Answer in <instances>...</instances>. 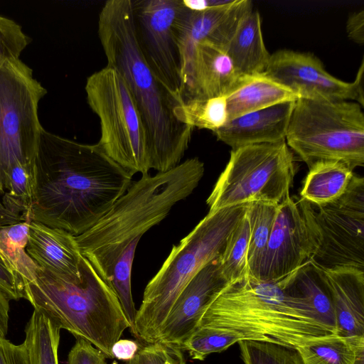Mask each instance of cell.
Here are the masks:
<instances>
[{"label":"cell","instance_id":"obj_1","mask_svg":"<svg viewBox=\"0 0 364 364\" xmlns=\"http://www.w3.org/2000/svg\"><path fill=\"white\" fill-rule=\"evenodd\" d=\"M132 176L98 144H82L43 129L25 220L78 236L108 212L127 191Z\"/></svg>","mask_w":364,"mask_h":364},{"label":"cell","instance_id":"obj_2","mask_svg":"<svg viewBox=\"0 0 364 364\" xmlns=\"http://www.w3.org/2000/svg\"><path fill=\"white\" fill-rule=\"evenodd\" d=\"M97 33L107 66L123 77L144 122L151 168L167 171L180 164L193 128L179 122L174 108L183 103L156 78L139 46L132 0H108L98 18Z\"/></svg>","mask_w":364,"mask_h":364},{"label":"cell","instance_id":"obj_3","mask_svg":"<svg viewBox=\"0 0 364 364\" xmlns=\"http://www.w3.org/2000/svg\"><path fill=\"white\" fill-rule=\"evenodd\" d=\"M204 171L194 157L167 171L142 175L92 228L75 236L81 255L104 281L116 265L133 264L142 235L193 193Z\"/></svg>","mask_w":364,"mask_h":364},{"label":"cell","instance_id":"obj_4","mask_svg":"<svg viewBox=\"0 0 364 364\" xmlns=\"http://www.w3.org/2000/svg\"><path fill=\"white\" fill-rule=\"evenodd\" d=\"M249 277L227 284L212 299L198 327L223 329L245 337L296 348L334 334L320 324L291 282Z\"/></svg>","mask_w":364,"mask_h":364},{"label":"cell","instance_id":"obj_5","mask_svg":"<svg viewBox=\"0 0 364 364\" xmlns=\"http://www.w3.org/2000/svg\"><path fill=\"white\" fill-rule=\"evenodd\" d=\"M25 299L61 329L91 343L108 358L112 348L130 325L107 283L82 255L79 277H58L38 267L24 287Z\"/></svg>","mask_w":364,"mask_h":364},{"label":"cell","instance_id":"obj_6","mask_svg":"<svg viewBox=\"0 0 364 364\" xmlns=\"http://www.w3.org/2000/svg\"><path fill=\"white\" fill-rule=\"evenodd\" d=\"M248 203L208 213L180 242L145 287L132 333L145 344L157 341L178 294L208 263L218 259Z\"/></svg>","mask_w":364,"mask_h":364},{"label":"cell","instance_id":"obj_7","mask_svg":"<svg viewBox=\"0 0 364 364\" xmlns=\"http://www.w3.org/2000/svg\"><path fill=\"white\" fill-rule=\"evenodd\" d=\"M286 143L309 168L336 161L353 170L364 166V114L352 101L297 99L289 119Z\"/></svg>","mask_w":364,"mask_h":364},{"label":"cell","instance_id":"obj_8","mask_svg":"<svg viewBox=\"0 0 364 364\" xmlns=\"http://www.w3.org/2000/svg\"><path fill=\"white\" fill-rule=\"evenodd\" d=\"M85 90L87 104L100 119L99 146L132 176L147 174L151 169L149 135L123 77L107 65L87 77Z\"/></svg>","mask_w":364,"mask_h":364},{"label":"cell","instance_id":"obj_9","mask_svg":"<svg viewBox=\"0 0 364 364\" xmlns=\"http://www.w3.org/2000/svg\"><path fill=\"white\" fill-rule=\"evenodd\" d=\"M294 158L286 141L232 149L206 200L208 213L252 202L280 203L289 196Z\"/></svg>","mask_w":364,"mask_h":364},{"label":"cell","instance_id":"obj_10","mask_svg":"<svg viewBox=\"0 0 364 364\" xmlns=\"http://www.w3.org/2000/svg\"><path fill=\"white\" fill-rule=\"evenodd\" d=\"M311 243L309 262L324 269L364 271V179L353 174L338 199L314 205L299 199Z\"/></svg>","mask_w":364,"mask_h":364},{"label":"cell","instance_id":"obj_11","mask_svg":"<svg viewBox=\"0 0 364 364\" xmlns=\"http://www.w3.org/2000/svg\"><path fill=\"white\" fill-rule=\"evenodd\" d=\"M47 90L20 58L0 67V193L10 167L19 161L32 171L43 130L38 117Z\"/></svg>","mask_w":364,"mask_h":364},{"label":"cell","instance_id":"obj_12","mask_svg":"<svg viewBox=\"0 0 364 364\" xmlns=\"http://www.w3.org/2000/svg\"><path fill=\"white\" fill-rule=\"evenodd\" d=\"M132 3L137 41L146 63L159 82L183 102L181 55L174 28L181 0Z\"/></svg>","mask_w":364,"mask_h":364},{"label":"cell","instance_id":"obj_13","mask_svg":"<svg viewBox=\"0 0 364 364\" xmlns=\"http://www.w3.org/2000/svg\"><path fill=\"white\" fill-rule=\"evenodd\" d=\"M264 74L288 88L299 98L327 101H355L359 97L353 82L328 73L311 53L280 50L270 55Z\"/></svg>","mask_w":364,"mask_h":364},{"label":"cell","instance_id":"obj_14","mask_svg":"<svg viewBox=\"0 0 364 364\" xmlns=\"http://www.w3.org/2000/svg\"><path fill=\"white\" fill-rule=\"evenodd\" d=\"M252 10L250 0L204 11H193L181 2L174 23L181 55L182 84L187 80L196 46L209 41L225 50L243 17Z\"/></svg>","mask_w":364,"mask_h":364},{"label":"cell","instance_id":"obj_15","mask_svg":"<svg viewBox=\"0 0 364 364\" xmlns=\"http://www.w3.org/2000/svg\"><path fill=\"white\" fill-rule=\"evenodd\" d=\"M311 243L299 199L286 197L278 205L258 280L277 282L309 260Z\"/></svg>","mask_w":364,"mask_h":364},{"label":"cell","instance_id":"obj_16","mask_svg":"<svg viewBox=\"0 0 364 364\" xmlns=\"http://www.w3.org/2000/svg\"><path fill=\"white\" fill-rule=\"evenodd\" d=\"M219 257L205 265L178 294L161 326L157 341L180 348L196 330L207 306L227 284Z\"/></svg>","mask_w":364,"mask_h":364},{"label":"cell","instance_id":"obj_17","mask_svg":"<svg viewBox=\"0 0 364 364\" xmlns=\"http://www.w3.org/2000/svg\"><path fill=\"white\" fill-rule=\"evenodd\" d=\"M241 75L225 50L209 41L195 48L189 76L183 85V102L227 96L240 83Z\"/></svg>","mask_w":364,"mask_h":364},{"label":"cell","instance_id":"obj_18","mask_svg":"<svg viewBox=\"0 0 364 364\" xmlns=\"http://www.w3.org/2000/svg\"><path fill=\"white\" fill-rule=\"evenodd\" d=\"M318 267L331 294L336 321V335L346 339L353 347L363 343L364 271Z\"/></svg>","mask_w":364,"mask_h":364},{"label":"cell","instance_id":"obj_19","mask_svg":"<svg viewBox=\"0 0 364 364\" xmlns=\"http://www.w3.org/2000/svg\"><path fill=\"white\" fill-rule=\"evenodd\" d=\"M294 102L278 104L229 120L214 134L232 149L285 140Z\"/></svg>","mask_w":364,"mask_h":364},{"label":"cell","instance_id":"obj_20","mask_svg":"<svg viewBox=\"0 0 364 364\" xmlns=\"http://www.w3.org/2000/svg\"><path fill=\"white\" fill-rule=\"evenodd\" d=\"M26 252L42 269L58 277L80 275V252L75 236L59 228L31 221Z\"/></svg>","mask_w":364,"mask_h":364},{"label":"cell","instance_id":"obj_21","mask_svg":"<svg viewBox=\"0 0 364 364\" xmlns=\"http://www.w3.org/2000/svg\"><path fill=\"white\" fill-rule=\"evenodd\" d=\"M225 97L228 121L299 99L294 92L264 74L244 75L237 87Z\"/></svg>","mask_w":364,"mask_h":364},{"label":"cell","instance_id":"obj_22","mask_svg":"<svg viewBox=\"0 0 364 364\" xmlns=\"http://www.w3.org/2000/svg\"><path fill=\"white\" fill-rule=\"evenodd\" d=\"M225 50L241 75L264 74L271 55L264 43L258 11L252 10L243 17Z\"/></svg>","mask_w":364,"mask_h":364},{"label":"cell","instance_id":"obj_23","mask_svg":"<svg viewBox=\"0 0 364 364\" xmlns=\"http://www.w3.org/2000/svg\"><path fill=\"white\" fill-rule=\"evenodd\" d=\"M353 174V169L343 162L318 161L309 167L301 198L314 205L329 203L346 192Z\"/></svg>","mask_w":364,"mask_h":364},{"label":"cell","instance_id":"obj_24","mask_svg":"<svg viewBox=\"0 0 364 364\" xmlns=\"http://www.w3.org/2000/svg\"><path fill=\"white\" fill-rule=\"evenodd\" d=\"M291 282L307 301L317 321L336 334L333 303L321 269L308 261L292 274Z\"/></svg>","mask_w":364,"mask_h":364},{"label":"cell","instance_id":"obj_25","mask_svg":"<svg viewBox=\"0 0 364 364\" xmlns=\"http://www.w3.org/2000/svg\"><path fill=\"white\" fill-rule=\"evenodd\" d=\"M30 223L23 220L9 225L0 223V256L23 291L25 286L35 279L38 269L26 250Z\"/></svg>","mask_w":364,"mask_h":364},{"label":"cell","instance_id":"obj_26","mask_svg":"<svg viewBox=\"0 0 364 364\" xmlns=\"http://www.w3.org/2000/svg\"><path fill=\"white\" fill-rule=\"evenodd\" d=\"M61 328L43 313L33 310L23 341L28 364H58Z\"/></svg>","mask_w":364,"mask_h":364},{"label":"cell","instance_id":"obj_27","mask_svg":"<svg viewBox=\"0 0 364 364\" xmlns=\"http://www.w3.org/2000/svg\"><path fill=\"white\" fill-rule=\"evenodd\" d=\"M279 204L262 202L248 203L250 225L248 266L250 277L258 279L261 264L273 228Z\"/></svg>","mask_w":364,"mask_h":364},{"label":"cell","instance_id":"obj_28","mask_svg":"<svg viewBox=\"0 0 364 364\" xmlns=\"http://www.w3.org/2000/svg\"><path fill=\"white\" fill-rule=\"evenodd\" d=\"M249 240L250 225L247 207L242 218L230 235L219 257L221 273L227 284L250 277L247 260Z\"/></svg>","mask_w":364,"mask_h":364},{"label":"cell","instance_id":"obj_29","mask_svg":"<svg viewBox=\"0 0 364 364\" xmlns=\"http://www.w3.org/2000/svg\"><path fill=\"white\" fill-rule=\"evenodd\" d=\"M176 119L184 124L215 132L228 121L225 96L191 100L173 109Z\"/></svg>","mask_w":364,"mask_h":364},{"label":"cell","instance_id":"obj_30","mask_svg":"<svg viewBox=\"0 0 364 364\" xmlns=\"http://www.w3.org/2000/svg\"><path fill=\"white\" fill-rule=\"evenodd\" d=\"M303 364H353L354 347L345 338L329 335L296 348Z\"/></svg>","mask_w":364,"mask_h":364},{"label":"cell","instance_id":"obj_31","mask_svg":"<svg viewBox=\"0 0 364 364\" xmlns=\"http://www.w3.org/2000/svg\"><path fill=\"white\" fill-rule=\"evenodd\" d=\"M241 341L247 339L232 331L198 327L180 348L188 352L191 359L203 360L209 355L221 353Z\"/></svg>","mask_w":364,"mask_h":364},{"label":"cell","instance_id":"obj_32","mask_svg":"<svg viewBox=\"0 0 364 364\" xmlns=\"http://www.w3.org/2000/svg\"><path fill=\"white\" fill-rule=\"evenodd\" d=\"M4 203L15 214L22 212L25 220L32 203V171L19 161L14 163L7 172Z\"/></svg>","mask_w":364,"mask_h":364},{"label":"cell","instance_id":"obj_33","mask_svg":"<svg viewBox=\"0 0 364 364\" xmlns=\"http://www.w3.org/2000/svg\"><path fill=\"white\" fill-rule=\"evenodd\" d=\"M237 343L244 364H303L298 351L293 348L252 340Z\"/></svg>","mask_w":364,"mask_h":364},{"label":"cell","instance_id":"obj_34","mask_svg":"<svg viewBox=\"0 0 364 364\" xmlns=\"http://www.w3.org/2000/svg\"><path fill=\"white\" fill-rule=\"evenodd\" d=\"M31 40L16 21L0 15V67L9 59L19 58Z\"/></svg>","mask_w":364,"mask_h":364},{"label":"cell","instance_id":"obj_35","mask_svg":"<svg viewBox=\"0 0 364 364\" xmlns=\"http://www.w3.org/2000/svg\"><path fill=\"white\" fill-rule=\"evenodd\" d=\"M124 364H186V360L178 346L156 341L145 344Z\"/></svg>","mask_w":364,"mask_h":364},{"label":"cell","instance_id":"obj_36","mask_svg":"<svg viewBox=\"0 0 364 364\" xmlns=\"http://www.w3.org/2000/svg\"><path fill=\"white\" fill-rule=\"evenodd\" d=\"M106 358L91 343L77 338L68 353L67 364H107Z\"/></svg>","mask_w":364,"mask_h":364},{"label":"cell","instance_id":"obj_37","mask_svg":"<svg viewBox=\"0 0 364 364\" xmlns=\"http://www.w3.org/2000/svg\"><path fill=\"white\" fill-rule=\"evenodd\" d=\"M0 364H28L24 343L16 345L0 336Z\"/></svg>","mask_w":364,"mask_h":364},{"label":"cell","instance_id":"obj_38","mask_svg":"<svg viewBox=\"0 0 364 364\" xmlns=\"http://www.w3.org/2000/svg\"><path fill=\"white\" fill-rule=\"evenodd\" d=\"M0 289L10 300L25 299V293L0 256Z\"/></svg>","mask_w":364,"mask_h":364},{"label":"cell","instance_id":"obj_39","mask_svg":"<svg viewBox=\"0 0 364 364\" xmlns=\"http://www.w3.org/2000/svg\"><path fill=\"white\" fill-rule=\"evenodd\" d=\"M348 38L358 44L364 43V11L350 14L346 22Z\"/></svg>","mask_w":364,"mask_h":364},{"label":"cell","instance_id":"obj_40","mask_svg":"<svg viewBox=\"0 0 364 364\" xmlns=\"http://www.w3.org/2000/svg\"><path fill=\"white\" fill-rule=\"evenodd\" d=\"M139 349V345L135 341L119 339L112 346V353L114 358L128 361L134 356Z\"/></svg>","mask_w":364,"mask_h":364},{"label":"cell","instance_id":"obj_41","mask_svg":"<svg viewBox=\"0 0 364 364\" xmlns=\"http://www.w3.org/2000/svg\"><path fill=\"white\" fill-rule=\"evenodd\" d=\"M235 0H181L182 4L193 11H204L224 6Z\"/></svg>","mask_w":364,"mask_h":364},{"label":"cell","instance_id":"obj_42","mask_svg":"<svg viewBox=\"0 0 364 364\" xmlns=\"http://www.w3.org/2000/svg\"><path fill=\"white\" fill-rule=\"evenodd\" d=\"M9 298L0 289V336L6 337L9 319Z\"/></svg>","mask_w":364,"mask_h":364},{"label":"cell","instance_id":"obj_43","mask_svg":"<svg viewBox=\"0 0 364 364\" xmlns=\"http://www.w3.org/2000/svg\"><path fill=\"white\" fill-rule=\"evenodd\" d=\"M363 75H364V61L361 62L360 68L358 70L356 77L353 83L355 85L361 107L364 106V95H363Z\"/></svg>","mask_w":364,"mask_h":364},{"label":"cell","instance_id":"obj_44","mask_svg":"<svg viewBox=\"0 0 364 364\" xmlns=\"http://www.w3.org/2000/svg\"><path fill=\"white\" fill-rule=\"evenodd\" d=\"M355 358L353 364H364V343L354 347Z\"/></svg>","mask_w":364,"mask_h":364}]
</instances>
